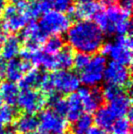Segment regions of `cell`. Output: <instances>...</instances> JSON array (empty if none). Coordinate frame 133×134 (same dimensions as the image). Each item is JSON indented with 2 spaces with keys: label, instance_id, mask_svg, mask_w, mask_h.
<instances>
[{
  "label": "cell",
  "instance_id": "9c48e42d",
  "mask_svg": "<svg viewBox=\"0 0 133 134\" xmlns=\"http://www.w3.org/2000/svg\"><path fill=\"white\" fill-rule=\"evenodd\" d=\"M103 79L108 85H112L122 90L124 88H130V69L128 67L115 61H111L106 65Z\"/></svg>",
  "mask_w": 133,
  "mask_h": 134
},
{
  "label": "cell",
  "instance_id": "603a6c76",
  "mask_svg": "<svg viewBox=\"0 0 133 134\" xmlns=\"http://www.w3.org/2000/svg\"><path fill=\"white\" fill-rule=\"evenodd\" d=\"M43 46L44 53L49 56H55L64 48V39L60 36H51L46 39Z\"/></svg>",
  "mask_w": 133,
  "mask_h": 134
},
{
  "label": "cell",
  "instance_id": "4fadbf2b",
  "mask_svg": "<svg viewBox=\"0 0 133 134\" xmlns=\"http://www.w3.org/2000/svg\"><path fill=\"white\" fill-rule=\"evenodd\" d=\"M31 64L27 61L22 59L12 58L5 64V76L7 77V80L16 83L19 81L21 78L31 69Z\"/></svg>",
  "mask_w": 133,
  "mask_h": 134
},
{
  "label": "cell",
  "instance_id": "d4e9b609",
  "mask_svg": "<svg viewBox=\"0 0 133 134\" xmlns=\"http://www.w3.org/2000/svg\"><path fill=\"white\" fill-rule=\"evenodd\" d=\"M93 124V118L90 114H82L76 121H74L73 131L74 134H87L88 131L91 129Z\"/></svg>",
  "mask_w": 133,
  "mask_h": 134
},
{
  "label": "cell",
  "instance_id": "74e56055",
  "mask_svg": "<svg viewBox=\"0 0 133 134\" xmlns=\"http://www.w3.org/2000/svg\"><path fill=\"white\" fill-rule=\"evenodd\" d=\"M0 134H8V131L5 128V126L1 125V124H0Z\"/></svg>",
  "mask_w": 133,
  "mask_h": 134
},
{
  "label": "cell",
  "instance_id": "44dd1931",
  "mask_svg": "<svg viewBox=\"0 0 133 134\" xmlns=\"http://www.w3.org/2000/svg\"><path fill=\"white\" fill-rule=\"evenodd\" d=\"M56 70H67L73 66L74 54L70 48H63L54 56Z\"/></svg>",
  "mask_w": 133,
  "mask_h": 134
},
{
  "label": "cell",
  "instance_id": "7a4b0ae2",
  "mask_svg": "<svg viewBox=\"0 0 133 134\" xmlns=\"http://www.w3.org/2000/svg\"><path fill=\"white\" fill-rule=\"evenodd\" d=\"M29 5L30 4L22 0L16 5H9L5 7L2 22L4 31L16 33L21 31L27 25L31 19L28 12Z\"/></svg>",
  "mask_w": 133,
  "mask_h": 134
},
{
  "label": "cell",
  "instance_id": "277c9868",
  "mask_svg": "<svg viewBox=\"0 0 133 134\" xmlns=\"http://www.w3.org/2000/svg\"><path fill=\"white\" fill-rule=\"evenodd\" d=\"M39 27L47 36H59L68 30L71 26L69 16L57 10H49L42 15Z\"/></svg>",
  "mask_w": 133,
  "mask_h": 134
},
{
  "label": "cell",
  "instance_id": "7402d4cb",
  "mask_svg": "<svg viewBox=\"0 0 133 134\" xmlns=\"http://www.w3.org/2000/svg\"><path fill=\"white\" fill-rule=\"evenodd\" d=\"M43 73L37 69H29L19 80V86L22 90H36L39 88Z\"/></svg>",
  "mask_w": 133,
  "mask_h": 134
},
{
  "label": "cell",
  "instance_id": "1f68e13d",
  "mask_svg": "<svg viewBox=\"0 0 133 134\" xmlns=\"http://www.w3.org/2000/svg\"><path fill=\"white\" fill-rule=\"evenodd\" d=\"M118 2L119 4V8L126 11V12L130 13L133 5V0H118Z\"/></svg>",
  "mask_w": 133,
  "mask_h": 134
},
{
  "label": "cell",
  "instance_id": "ab89813d",
  "mask_svg": "<svg viewBox=\"0 0 133 134\" xmlns=\"http://www.w3.org/2000/svg\"><path fill=\"white\" fill-rule=\"evenodd\" d=\"M28 1H30V2H37V1H38V0H28Z\"/></svg>",
  "mask_w": 133,
  "mask_h": 134
},
{
  "label": "cell",
  "instance_id": "836d02e7",
  "mask_svg": "<svg viewBox=\"0 0 133 134\" xmlns=\"http://www.w3.org/2000/svg\"><path fill=\"white\" fill-rule=\"evenodd\" d=\"M5 59L2 58H0V79L3 78L5 76Z\"/></svg>",
  "mask_w": 133,
  "mask_h": 134
},
{
  "label": "cell",
  "instance_id": "8992f818",
  "mask_svg": "<svg viewBox=\"0 0 133 134\" xmlns=\"http://www.w3.org/2000/svg\"><path fill=\"white\" fill-rule=\"evenodd\" d=\"M107 59L103 55H96L90 58L88 66L80 71L79 81L86 87H97L103 80Z\"/></svg>",
  "mask_w": 133,
  "mask_h": 134
},
{
  "label": "cell",
  "instance_id": "52a82bcc",
  "mask_svg": "<svg viewBox=\"0 0 133 134\" xmlns=\"http://www.w3.org/2000/svg\"><path fill=\"white\" fill-rule=\"evenodd\" d=\"M47 98L37 90H22L19 91L16 104L19 109L27 114H35L44 109Z\"/></svg>",
  "mask_w": 133,
  "mask_h": 134
},
{
  "label": "cell",
  "instance_id": "5bb4252c",
  "mask_svg": "<svg viewBox=\"0 0 133 134\" xmlns=\"http://www.w3.org/2000/svg\"><path fill=\"white\" fill-rule=\"evenodd\" d=\"M108 106L115 113L118 119L131 117V99L130 96L123 90L115 99L108 102Z\"/></svg>",
  "mask_w": 133,
  "mask_h": 134
},
{
  "label": "cell",
  "instance_id": "e575fe53",
  "mask_svg": "<svg viewBox=\"0 0 133 134\" xmlns=\"http://www.w3.org/2000/svg\"><path fill=\"white\" fill-rule=\"evenodd\" d=\"M118 2V0H101V3L106 7H112Z\"/></svg>",
  "mask_w": 133,
  "mask_h": 134
},
{
  "label": "cell",
  "instance_id": "3957f363",
  "mask_svg": "<svg viewBox=\"0 0 133 134\" xmlns=\"http://www.w3.org/2000/svg\"><path fill=\"white\" fill-rule=\"evenodd\" d=\"M101 55L109 56L112 61L128 67L132 62V39L129 35L118 36L113 43L108 42L101 46Z\"/></svg>",
  "mask_w": 133,
  "mask_h": 134
},
{
  "label": "cell",
  "instance_id": "6da1fadb",
  "mask_svg": "<svg viewBox=\"0 0 133 134\" xmlns=\"http://www.w3.org/2000/svg\"><path fill=\"white\" fill-rule=\"evenodd\" d=\"M67 41L71 48L80 53L94 54L104 44V33L93 21L79 20L70 26Z\"/></svg>",
  "mask_w": 133,
  "mask_h": 134
},
{
  "label": "cell",
  "instance_id": "2e32d148",
  "mask_svg": "<svg viewBox=\"0 0 133 134\" xmlns=\"http://www.w3.org/2000/svg\"><path fill=\"white\" fill-rule=\"evenodd\" d=\"M38 119L33 114L24 113L14 120V130L19 134H27L37 130Z\"/></svg>",
  "mask_w": 133,
  "mask_h": 134
},
{
  "label": "cell",
  "instance_id": "d6986e66",
  "mask_svg": "<svg viewBox=\"0 0 133 134\" xmlns=\"http://www.w3.org/2000/svg\"><path fill=\"white\" fill-rule=\"evenodd\" d=\"M67 109L65 116L69 121H76L80 116L84 113V109L82 107L81 101L78 97V93L74 92L68 95L66 99Z\"/></svg>",
  "mask_w": 133,
  "mask_h": 134
},
{
  "label": "cell",
  "instance_id": "484cf974",
  "mask_svg": "<svg viewBox=\"0 0 133 134\" xmlns=\"http://www.w3.org/2000/svg\"><path fill=\"white\" fill-rule=\"evenodd\" d=\"M47 103L49 104V106L54 111L61 116H65L67 109V102L66 99L61 98L60 96L53 93L48 96V99H47Z\"/></svg>",
  "mask_w": 133,
  "mask_h": 134
},
{
  "label": "cell",
  "instance_id": "4dcf8cb0",
  "mask_svg": "<svg viewBox=\"0 0 133 134\" xmlns=\"http://www.w3.org/2000/svg\"><path fill=\"white\" fill-rule=\"evenodd\" d=\"M53 4L56 10L64 13L71 7V0H53Z\"/></svg>",
  "mask_w": 133,
  "mask_h": 134
},
{
  "label": "cell",
  "instance_id": "4316f807",
  "mask_svg": "<svg viewBox=\"0 0 133 134\" xmlns=\"http://www.w3.org/2000/svg\"><path fill=\"white\" fill-rule=\"evenodd\" d=\"M16 118V110L13 106L0 103V124L8 125L14 122Z\"/></svg>",
  "mask_w": 133,
  "mask_h": 134
},
{
  "label": "cell",
  "instance_id": "d590c367",
  "mask_svg": "<svg viewBox=\"0 0 133 134\" xmlns=\"http://www.w3.org/2000/svg\"><path fill=\"white\" fill-rule=\"evenodd\" d=\"M5 38V33H4V29H3V27H2V23L0 22V44H2V43L4 42Z\"/></svg>",
  "mask_w": 133,
  "mask_h": 134
},
{
  "label": "cell",
  "instance_id": "8fae6325",
  "mask_svg": "<svg viewBox=\"0 0 133 134\" xmlns=\"http://www.w3.org/2000/svg\"><path fill=\"white\" fill-rule=\"evenodd\" d=\"M77 93L80 99L84 111L88 114L95 112L100 107L103 101L101 90L97 87H84L78 88Z\"/></svg>",
  "mask_w": 133,
  "mask_h": 134
},
{
  "label": "cell",
  "instance_id": "ffe728a7",
  "mask_svg": "<svg viewBox=\"0 0 133 134\" xmlns=\"http://www.w3.org/2000/svg\"><path fill=\"white\" fill-rule=\"evenodd\" d=\"M1 54L4 59L10 60L16 58L20 52V38L18 36L11 35L5 37L4 42L2 43Z\"/></svg>",
  "mask_w": 133,
  "mask_h": 134
},
{
  "label": "cell",
  "instance_id": "9a60e30c",
  "mask_svg": "<svg viewBox=\"0 0 133 134\" xmlns=\"http://www.w3.org/2000/svg\"><path fill=\"white\" fill-rule=\"evenodd\" d=\"M106 15L108 18V27H107L106 33L109 35L115 34L116 27L120 23L130 19V13L126 12L116 5L108 7V8L106 10Z\"/></svg>",
  "mask_w": 133,
  "mask_h": 134
},
{
  "label": "cell",
  "instance_id": "30bf717a",
  "mask_svg": "<svg viewBox=\"0 0 133 134\" xmlns=\"http://www.w3.org/2000/svg\"><path fill=\"white\" fill-rule=\"evenodd\" d=\"M48 36L43 32L39 25L36 22H29L22 29L21 39L25 44V48L36 51L39 50V48L44 44Z\"/></svg>",
  "mask_w": 133,
  "mask_h": 134
},
{
  "label": "cell",
  "instance_id": "ba28073f",
  "mask_svg": "<svg viewBox=\"0 0 133 134\" xmlns=\"http://www.w3.org/2000/svg\"><path fill=\"white\" fill-rule=\"evenodd\" d=\"M49 76L54 92L69 95L79 88V79L71 71L57 70L49 74Z\"/></svg>",
  "mask_w": 133,
  "mask_h": 134
},
{
  "label": "cell",
  "instance_id": "60d3db41",
  "mask_svg": "<svg viewBox=\"0 0 133 134\" xmlns=\"http://www.w3.org/2000/svg\"><path fill=\"white\" fill-rule=\"evenodd\" d=\"M27 134H37L36 131H34V132H30V133H27Z\"/></svg>",
  "mask_w": 133,
  "mask_h": 134
},
{
  "label": "cell",
  "instance_id": "f1b7e54d",
  "mask_svg": "<svg viewBox=\"0 0 133 134\" xmlns=\"http://www.w3.org/2000/svg\"><path fill=\"white\" fill-rule=\"evenodd\" d=\"M90 55L86 54V53H77L74 55V58H73V66L75 69L78 71H81L85 69L88 66V64L90 61Z\"/></svg>",
  "mask_w": 133,
  "mask_h": 134
},
{
  "label": "cell",
  "instance_id": "b9f144b4",
  "mask_svg": "<svg viewBox=\"0 0 133 134\" xmlns=\"http://www.w3.org/2000/svg\"><path fill=\"white\" fill-rule=\"evenodd\" d=\"M64 134H74V133H69V132H65Z\"/></svg>",
  "mask_w": 133,
  "mask_h": 134
},
{
  "label": "cell",
  "instance_id": "d6a6232c",
  "mask_svg": "<svg viewBox=\"0 0 133 134\" xmlns=\"http://www.w3.org/2000/svg\"><path fill=\"white\" fill-rule=\"evenodd\" d=\"M87 134H108V132L105 130L100 129L96 126V127H91V129L88 131Z\"/></svg>",
  "mask_w": 133,
  "mask_h": 134
},
{
  "label": "cell",
  "instance_id": "f35d334b",
  "mask_svg": "<svg viewBox=\"0 0 133 134\" xmlns=\"http://www.w3.org/2000/svg\"><path fill=\"white\" fill-rule=\"evenodd\" d=\"M12 3H15V4H16V3H18V2H20V1H22V0H10Z\"/></svg>",
  "mask_w": 133,
  "mask_h": 134
},
{
  "label": "cell",
  "instance_id": "8d00e7d4",
  "mask_svg": "<svg viewBox=\"0 0 133 134\" xmlns=\"http://www.w3.org/2000/svg\"><path fill=\"white\" fill-rule=\"evenodd\" d=\"M7 7V1L5 0H0V15L4 12V9Z\"/></svg>",
  "mask_w": 133,
  "mask_h": 134
},
{
  "label": "cell",
  "instance_id": "ac0fdd59",
  "mask_svg": "<svg viewBox=\"0 0 133 134\" xmlns=\"http://www.w3.org/2000/svg\"><path fill=\"white\" fill-rule=\"evenodd\" d=\"M19 88L15 82L3 81L0 83V103L14 106L16 104Z\"/></svg>",
  "mask_w": 133,
  "mask_h": 134
},
{
  "label": "cell",
  "instance_id": "7c38bea8",
  "mask_svg": "<svg viewBox=\"0 0 133 134\" xmlns=\"http://www.w3.org/2000/svg\"><path fill=\"white\" fill-rule=\"evenodd\" d=\"M100 5L95 0H79L67 10L69 16L78 20H89L100 10Z\"/></svg>",
  "mask_w": 133,
  "mask_h": 134
},
{
  "label": "cell",
  "instance_id": "83f0119b",
  "mask_svg": "<svg viewBox=\"0 0 133 134\" xmlns=\"http://www.w3.org/2000/svg\"><path fill=\"white\" fill-rule=\"evenodd\" d=\"M112 134H131V123L128 117L117 119L110 128Z\"/></svg>",
  "mask_w": 133,
  "mask_h": 134
},
{
  "label": "cell",
  "instance_id": "f546056e",
  "mask_svg": "<svg viewBox=\"0 0 133 134\" xmlns=\"http://www.w3.org/2000/svg\"><path fill=\"white\" fill-rule=\"evenodd\" d=\"M122 91H123L122 88L112 86V85L107 84V86L103 88V90H101L103 100H106L107 102H109L110 100L115 99L118 95H119Z\"/></svg>",
  "mask_w": 133,
  "mask_h": 134
},
{
  "label": "cell",
  "instance_id": "5b68a950",
  "mask_svg": "<svg viewBox=\"0 0 133 134\" xmlns=\"http://www.w3.org/2000/svg\"><path fill=\"white\" fill-rule=\"evenodd\" d=\"M37 119V134H64L68 128L66 119L52 109L43 110Z\"/></svg>",
  "mask_w": 133,
  "mask_h": 134
},
{
  "label": "cell",
  "instance_id": "e0dca14e",
  "mask_svg": "<svg viewBox=\"0 0 133 134\" xmlns=\"http://www.w3.org/2000/svg\"><path fill=\"white\" fill-rule=\"evenodd\" d=\"M117 119V116L110 109L109 107L103 106L100 107L95 111L93 122L96 123L97 127L107 131V130H110Z\"/></svg>",
  "mask_w": 133,
  "mask_h": 134
},
{
  "label": "cell",
  "instance_id": "cb8c5ba5",
  "mask_svg": "<svg viewBox=\"0 0 133 134\" xmlns=\"http://www.w3.org/2000/svg\"><path fill=\"white\" fill-rule=\"evenodd\" d=\"M54 7L53 0H38L35 2L33 5H29V16L30 18H38L43 14L52 10Z\"/></svg>",
  "mask_w": 133,
  "mask_h": 134
}]
</instances>
